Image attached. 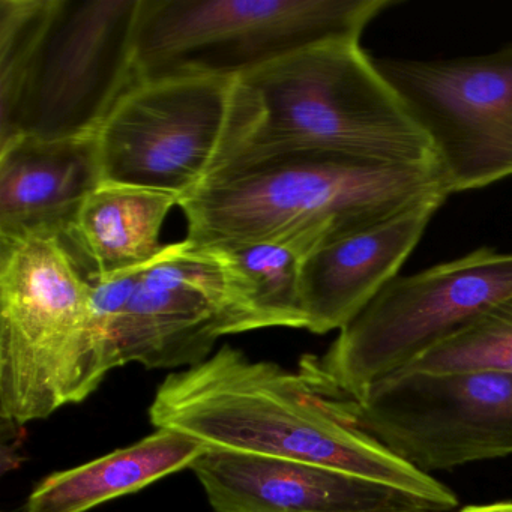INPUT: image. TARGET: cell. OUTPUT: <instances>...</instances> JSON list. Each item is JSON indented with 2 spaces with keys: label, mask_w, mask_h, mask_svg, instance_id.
Here are the masks:
<instances>
[{
  "label": "cell",
  "mask_w": 512,
  "mask_h": 512,
  "mask_svg": "<svg viewBox=\"0 0 512 512\" xmlns=\"http://www.w3.org/2000/svg\"><path fill=\"white\" fill-rule=\"evenodd\" d=\"M155 428H169L206 448L286 458L377 479L427 497L445 511L451 488L419 472L344 419L296 371L251 361L221 347L202 364L170 373L149 407Z\"/></svg>",
  "instance_id": "obj_1"
},
{
  "label": "cell",
  "mask_w": 512,
  "mask_h": 512,
  "mask_svg": "<svg viewBox=\"0 0 512 512\" xmlns=\"http://www.w3.org/2000/svg\"><path fill=\"white\" fill-rule=\"evenodd\" d=\"M434 164L403 166L334 154L230 164L179 199L196 247L293 241L314 251L419 203L448 197Z\"/></svg>",
  "instance_id": "obj_2"
},
{
  "label": "cell",
  "mask_w": 512,
  "mask_h": 512,
  "mask_svg": "<svg viewBox=\"0 0 512 512\" xmlns=\"http://www.w3.org/2000/svg\"><path fill=\"white\" fill-rule=\"evenodd\" d=\"M241 79L256 94L262 119L232 164L287 154L434 164L424 131L359 43L308 47Z\"/></svg>",
  "instance_id": "obj_3"
},
{
  "label": "cell",
  "mask_w": 512,
  "mask_h": 512,
  "mask_svg": "<svg viewBox=\"0 0 512 512\" xmlns=\"http://www.w3.org/2000/svg\"><path fill=\"white\" fill-rule=\"evenodd\" d=\"M107 371L91 280L61 238L0 236V418L22 427L88 400Z\"/></svg>",
  "instance_id": "obj_4"
},
{
  "label": "cell",
  "mask_w": 512,
  "mask_h": 512,
  "mask_svg": "<svg viewBox=\"0 0 512 512\" xmlns=\"http://www.w3.org/2000/svg\"><path fill=\"white\" fill-rule=\"evenodd\" d=\"M392 0H142L140 82L245 77L319 44L359 43Z\"/></svg>",
  "instance_id": "obj_5"
},
{
  "label": "cell",
  "mask_w": 512,
  "mask_h": 512,
  "mask_svg": "<svg viewBox=\"0 0 512 512\" xmlns=\"http://www.w3.org/2000/svg\"><path fill=\"white\" fill-rule=\"evenodd\" d=\"M262 119L239 77L137 83L97 133L103 182L184 197L244 154Z\"/></svg>",
  "instance_id": "obj_6"
},
{
  "label": "cell",
  "mask_w": 512,
  "mask_h": 512,
  "mask_svg": "<svg viewBox=\"0 0 512 512\" xmlns=\"http://www.w3.org/2000/svg\"><path fill=\"white\" fill-rule=\"evenodd\" d=\"M512 295V253L479 248L452 262L397 277L298 373L320 397L352 400L448 340Z\"/></svg>",
  "instance_id": "obj_7"
},
{
  "label": "cell",
  "mask_w": 512,
  "mask_h": 512,
  "mask_svg": "<svg viewBox=\"0 0 512 512\" xmlns=\"http://www.w3.org/2000/svg\"><path fill=\"white\" fill-rule=\"evenodd\" d=\"M142 0H56L10 112L0 146L19 136H94L139 83L136 32Z\"/></svg>",
  "instance_id": "obj_8"
},
{
  "label": "cell",
  "mask_w": 512,
  "mask_h": 512,
  "mask_svg": "<svg viewBox=\"0 0 512 512\" xmlns=\"http://www.w3.org/2000/svg\"><path fill=\"white\" fill-rule=\"evenodd\" d=\"M329 403L427 475L512 457L511 373H397L352 400Z\"/></svg>",
  "instance_id": "obj_9"
},
{
  "label": "cell",
  "mask_w": 512,
  "mask_h": 512,
  "mask_svg": "<svg viewBox=\"0 0 512 512\" xmlns=\"http://www.w3.org/2000/svg\"><path fill=\"white\" fill-rule=\"evenodd\" d=\"M374 61L427 136L446 193L512 176V44L467 58Z\"/></svg>",
  "instance_id": "obj_10"
},
{
  "label": "cell",
  "mask_w": 512,
  "mask_h": 512,
  "mask_svg": "<svg viewBox=\"0 0 512 512\" xmlns=\"http://www.w3.org/2000/svg\"><path fill=\"white\" fill-rule=\"evenodd\" d=\"M242 332L217 257L185 239L166 245L140 274L116 329V368L185 370L206 361L221 337Z\"/></svg>",
  "instance_id": "obj_11"
},
{
  "label": "cell",
  "mask_w": 512,
  "mask_h": 512,
  "mask_svg": "<svg viewBox=\"0 0 512 512\" xmlns=\"http://www.w3.org/2000/svg\"><path fill=\"white\" fill-rule=\"evenodd\" d=\"M190 469L214 512H443L412 491L305 461L208 448Z\"/></svg>",
  "instance_id": "obj_12"
},
{
  "label": "cell",
  "mask_w": 512,
  "mask_h": 512,
  "mask_svg": "<svg viewBox=\"0 0 512 512\" xmlns=\"http://www.w3.org/2000/svg\"><path fill=\"white\" fill-rule=\"evenodd\" d=\"M446 197L419 203L367 229L320 245L305 257L301 274L305 329L341 331L397 278Z\"/></svg>",
  "instance_id": "obj_13"
},
{
  "label": "cell",
  "mask_w": 512,
  "mask_h": 512,
  "mask_svg": "<svg viewBox=\"0 0 512 512\" xmlns=\"http://www.w3.org/2000/svg\"><path fill=\"white\" fill-rule=\"evenodd\" d=\"M103 184L97 134L0 146V236L64 238L89 194Z\"/></svg>",
  "instance_id": "obj_14"
},
{
  "label": "cell",
  "mask_w": 512,
  "mask_h": 512,
  "mask_svg": "<svg viewBox=\"0 0 512 512\" xmlns=\"http://www.w3.org/2000/svg\"><path fill=\"white\" fill-rule=\"evenodd\" d=\"M178 203L164 191L103 182L62 241L88 278L139 268L163 250L161 227Z\"/></svg>",
  "instance_id": "obj_15"
},
{
  "label": "cell",
  "mask_w": 512,
  "mask_h": 512,
  "mask_svg": "<svg viewBox=\"0 0 512 512\" xmlns=\"http://www.w3.org/2000/svg\"><path fill=\"white\" fill-rule=\"evenodd\" d=\"M206 449L187 434L155 428L154 433L133 445L46 476L29 494L25 512L91 511L190 469Z\"/></svg>",
  "instance_id": "obj_16"
},
{
  "label": "cell",
  "mask_w": 512,
  "mask_h": 512,
  "mask_svg": "<svg viewBox=\"0 0 512 512\" xmlns=\"http://www.w3.org/2000/svg\"><path fill=\"white\" fill-rule=\"evenodd\" d=\"M226 277L245 332L305 329L301 274L310 250L293 241H242L206 245Z\"/></svg>",
  "instance_id": "obj_17"
},
{
  "label": "cell",
  "mask_w": 512,
  "mask_h": 512,
  "mask_svg": "<svg viewBox=\"0 0 512 512\" xmlns=\"http://www.w3.org/2000/svg\"><path fill=\"white\" fill-rule=\"evenodd\" d=\"M479 370L512 374V295L479 314L400 373Z\"/></svg>",
  "instance_id": "obj_18"
},
{
  "label": "cell",
  "mask_w": 512,
  "mask_h": 512,
  "mask_svg": "<svg viewBox=\"0 0 512 512\" xmlns=\"http://www.w3.org/2000/svg\"><path fill=\"white\" fill-rule=\"evenodd\" d=\"M56 0H0V115L10 112Z\"/></svg>",
  "instance_id": "obj_19"
},
{
  "label": "cell",
  "mask_w": 512,
  "mask_h": 512,
  "mask_svg": "<svg viewBox=\"0 0 512 512\" xmlns=\"http://www.w3.org/2000/svg\"><path fill=\"white\" fill-rule=\"evenodd\" d=\"M458 512H512L511 500L487 503V505H470Z\"/></svg>",
  "instance_id": "obj_20"
}]
</instances>
